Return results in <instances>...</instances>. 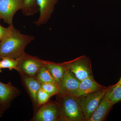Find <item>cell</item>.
<instances>
[{"label":"cell","mask_w":121,"mask_h":121,"mask_svg":"<svg viewBox=\"0 0 121 121\" xmlns=\"http://www.w3.org/2000/svg\"><path fill=\"white\" fill-rule=\"evenodd\" d=\"M24 0H0V17L9 25L15 13L22 9Z\"/></svg>","instance_id":"cell-6"},{"label":"cell","mask_w":121,"mask_h":121,"mask_svg":"<svg viewBox=\"0 0 121 121\" xmlns=\"http://www.w3.org/2000/svg\"><path fill=\"white\" fill-rule=\"evenodd\" d=\"M1 67L0 65V72H1Z\"/></svg>","instance_id":"cell-24"},{"label":"cell","mask_w":121,"mask_h":121,"mask_svg":"<svg viewBox=\"0 0 121 121\" xmlns=\"http://www.w3.org/2000/svg\"><path fill=\"white\" fill-rule=\"evenodd\" d=\"M116 84L118 85H121V77L120 78V80L118 81V82L116 83Z\"/></svg>","instance_id":"cell-22"},{"label":"cell","mask_w":121,"mask_h":121,"mask_svg":"<svg viewBox=\"0 0 121 121\" xmlns=\"http://www.w3.org/2000/svg\"><path fill=\"white\" fill-rule=\"evenodd\" d=\"M61 121L58 105L55 102L47 103L41 106L32 119L35 121Z\"/></svg>","instance_id":"cell-7"},{"label":"cell","mask_w":121,"mask_h":121,"mask_svg":"<svg viewBox=\"0 0 121 121\" xmlns=\"http://www.w3.org/2000/svg\"><path fill=\"white\" fill-rule=\"evenodd\" d=\"M113 105L109 99L104 97L95 110L91 117L87 121H103Z\"/></svg>","instance_id":"cell-13"},{"label":"cell","mask_w":121,"mask_h":121,"mask_svg":"<svg viewBox=\"0 0 121 121\" xmlns=\"http://www.w3.org/2000/svg\"><path fill=\"white\" fill-rule=\"evenodd\" d=\"M44 64L55 80L56 84H58L65 74L67 69L62 63H55L44 61Z\"/></svg>","instance_id":"cell-14"},{"label":"cell","mask_w":121,"mask_h":121,"mask_svg":"<svg viewBox=\"0 0 121 121\" xmlns=\"http://www.w3.org/2000/svg\"><path fill=\"white\" fill-rule=\"evenodd\" d=\"M38 9L39 8L36 4V0H24L22 10L24 15L29 16L36 13Z\"/></svg>","instance_id":"cell-17"},{"label":"cell","mask_w":121,"mask_h":121,"mask_svg":"<svg viewBox=\"0 0 121 121\" xmlns=\"http://www.w3.org/2000/svg\"><path fill=\"white\" fill-rule=\"evenodd\" d=\"M1 19L0 17V20Z\"/></svg>","instance_id":"cell-25"},{"label":"cell","mask_w":121,"mask_h":121,"mask_svg":"<svg viewBox=\"0 0 121 121\" xmlns=\"http://www.w3.org/2000/svg\"><path fill=\"white\" fill-rule=\"evenodd\" d=\"M56 102L60 110L61 121H86L78 97L70 95H57Z\"/></svg>","instance_id":"cell-2"},{"label":"cell","mask_w":121,"mask_h":121,"mask_svg":"<svg viewBox=\"0 0 121 121\" xmlns=\"http://www.w3.org/2000/svg\"><path fill=\"white\" fill-rule=\"evenodd\" d=\"M105 97L113 105L121 101V85L115 84L108 87Z\"/></svg>","instance_id":"cell-15"},{"label":"cell","mask_w":121,"mask_h":121,"mask_svg":"<svg viewBox=\"0 0 121 121\" xmlns=\"http://www.w3.org/2000/svg\"><path fill=\"white\" fill-rule=\"evenodd\" d=\"M105 88L96 82L93 77H90L80 81L74 96L78 97Z\"/></svg>","instance_id":"cell-11"},{"label":"cell","mask_w":121,"mask_h":121,"mask_svg":"<svg viewBox=\"0 0 121 121\" xmlns=\"http://www.w3.org/2000/svg\"><path fill=\"white\" fill-rule=\"evenodd\" d=\"M18 61L17 71L21 75L35 78L41 67L44 65V60L25 52L17 59Z\"/></svg>","instance_id":"cell-5"},{"label":"cell","mask_w":121,"mask_h":121,"mask_svg":"<svg viewBox=\"0 0 121 121\" xmlns=\"http://www.w3.org/2000/svg\"><path fill=\"white\" fill-rule=\"evenodd\" d=\"M35 39L14 28L11 35L0 42V58L9 57L17 59L25 53L27 46Z\"/></svg>","instance_id":"cell-1"},{"label":"cell","mask_w":121,"mask_h":121,"mask_svg":"<svg viewBox=\"0 0 121 121\" xmlns=\"http://www.w3.org/2000/svg\"><path fill=\"white\" fill-rule=\"evenodd\" d=\"M25 86L29 93L35 107L39 106L37 102L38 91L41 88V83L35 77L21 75Z\"/></svg>","instance_id":"cell-12"},{"label":"cell","mask_w":121,"mask_h":121,"mask_svg":"<svg viewBox=\"0 0 121 121\" xmlns=\"http://www.w3.org/2000/svg\"><path fill=\"white\" fill-rule=\"evenodd\" d=\"M52 96L41 88L38 91L37 102L38 106H41L48 102Z\"/></svg>","instance_id":"cell-20"},{"label":"cell","mask_w":121,"mask_h":121,"mask_svg":"<svg viewBox=\"0 0 121 121\" xmlns=\"http://www.w3.org/2000/svg\"><path fill=\"white\" fill-rule=\"evenodd\" d=\"M58 0H36L40 13L39 19L35 23L40 26L49 20L54 11V7Z\"/></svg>","instance_id":"cell-9"},{"label":"cell","mask_w":121,"mask_h":121,"mask_svg":"<svg viewBox=\"0 0 121 121\" xmlns=\"http://www.w3.org/2000/svg\"><path fill=\"white\" fill-rule=\"evenodd\" d=\"M62 64L79 81L93 77L91 60L85 56Z\"/></svg>","instance_id":"cell-3"},{"label":"cell","mask_w":121,"mask_h":121,"mask_svg":"<svg viewBox=\"0 0 121 121\" xmlns=\"http://www.w3.org/2000/svg\"><path fill=\"white\" fill-rule=\"evenodd\" d=\"M80 82V81L67 69L65 74L57 84L60 90L59 94L74 95Z\"/></svg>","instance_id":"cell-8"},{"label":"cell","mask_w":121,"mask_h":121,"mask_svg":"<svg viewBox=\"0 0 121 121\" xmlns=\"http://www.w3.org/2000/svg\"><path fill=\"white\" fill-rule=\"evenodd\" d=\"M0 60V65L2 68H8L9 70H17L18 65L17 60L9 57H4Z\"/></svg>","instance_id":"cell-18"},{"label":"cell","mask_w":121,"mask_h":121,"mask_svg":"<svg viewBox=\"0 0 121 121\" xmlns=\"http://www.w3.org/2000/svg\"><path fill=\"white\" fill-rule=\"evenodd\" d=\"M35 78L40 83L53 82L56 83L55 80L51 74L50 71L45 66V64L39 71Z\"/></svg>","instance_id":"cell-16"},{"label":"cell","mask_w":121,"mask_h":121,"mask_svg":"<svg viewBox=\"0 0 121 121\" xmlns=\"http://www.w3.org/2000/svg\"><path fill=\"white\" fill-rule=\"evenodd\" d=\"M108 88L78 97L86 121L91 117L95 110L105 97Z\"/></svg>","instance_id":"cell-4"},{"label":"cell","mask_w":121,"mask_h":121,"mask_svg":"<svg viewBox=\"0 0 121 121\" xmlns=\"http://www.w3.org/2000/svg\"><path fill=\"white\" fill-rule=\"evenodd\" d=\"M4 111L1 108H0V117H1V115L2 114V112Z\"/></svg>","instance_id":"cell-23"},{"label":"cell","mask_w":121,"mask_h":121,"mask_svg":"<svg viewBox=\"0 0 121 121\" xmlns=\"http://www.w3.org/2000/svg\"><path fill=\"white\" fill-rule=\"evenodd\" d=\"M41 88L51 96L59 94V88L57 84L55 83H41Z\"/></svg>","instance_id":"cell-19"},{"label":"cell","mask_w":121,"mask_h":121,"mask_svg":"<svg viewBox=\"0 0 121 121\" xmlns=\"http://www.w3.org/2000/svg\"><path fill=\"white\" fill-rule=\"evenodd\" d=\"M14 27L13 24L5 28L0 25V42L9 36L13 31Z\"/></svg>","instance_id":"cell-21"},{"label":"cell","mask_w":121,"mask_h":121,"mask_svg":"<svg viewBox=\"0 0 121 121\" xmlns=\"http://www.w3.org/2000/svg\"><path fill=\"white\" fill-rule=\"evenodd\" d=\"M19 91L18 89L11 83L6 84L0 81V108L4 111Z\"/></svg>","instance_id":"cell-10"}]
</instances>
